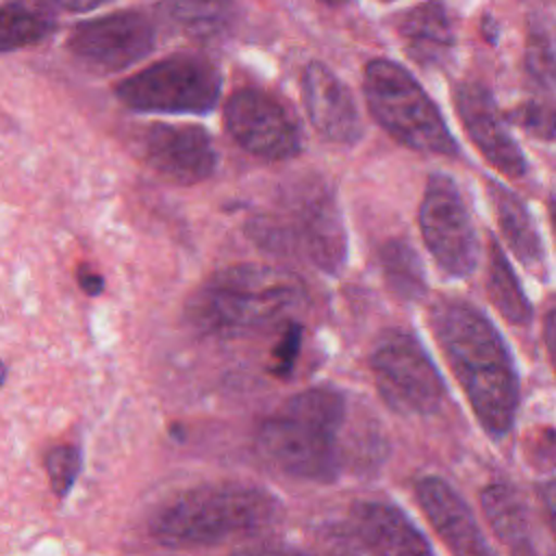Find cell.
Wrapping results in <instances>:
<instances>
[{"label":"cell","mask_w":556,"mask_h":556,"mask_svg":"<svg viewBox=\"0 0 556 556\" xmlns=\"http://www.w3.org/2000/svg\"><path fill=\"white\" fill-rule=\"evenodd\" d=\"M428 324L484 432H510L519 408V376L495 326L469 302L441 298Z\"/></svg>","instance_id":"obj_1"},{"label":"cell","mask_w":556,"mask_h":556,"mask_svg":"<svg viewBox=\"0 0 556 556\" xmlns=\"http://www.w3.org/2000/svg\"><path fill=\"white\" fill-rule=\"evenodd\" d=\"M348 404L341 391L315 387L291 395L258 428V454L287 476L332 482L341 471V430Z\"/></svg>","instance_id":"obj_2"},{"label":"cell","mask_w":556,"mask_h":556,"mask_svg":"<svg viewBox=\"0 0 556 556\" xmlns=\"http://www.w3.org/2000/svg\"><path fill=\"white\" fill-rule=\"evenodd\" d=\"M280 502L258 484L213 482L169 502L152 521V536L165 547H208L250 539L278 521Z\"/></svg>","instance_id":"obj_3"},{"label":"cell","mask_w":556,"mask_h":556,"mask_svg":"<svg viewBox=\"0 0 556 556\" xmlns=\"http://www.w3.org/2000/svg\"><path fill=\"white\" fill-rule=\"evenodd\" d=\"M304 298L298 276L274 265H230L187 302V321L202 334L239 337L276 324Z\"/></svg>","instance_id":"obj_4"},{"label":"cell","mask_w":556,"mask_h":556,"mask_svg":"<svg viewBox=\"0 0 556 556\" xmlns=\"http://www.w3.org/2000/svg\"><path fill=\"white\" fill-rule=\"evenodd\" d=\"M363 91L369 113L397 143L424 154H458V143L439 106L402 65L389 59L369 61L363 72Z\"/></svg>","instance_id":"obj_5"},{"label":"cell","mask_w":556,"mask_h":556,"mask_svg":"<svg viewBox=\"0 0 556 556\" xmlns=\"http://www.w3.org/2000/svg\"><path fill=\"white\" fill-rule=\"evenodd\" d=\"M254 239L271 248H289L306 256L326 274H337L345 263L348 239L332 189L319 178L293 185L278 215L254 222Z\"/></svg>","instance_id":"obj_6"},{"label":"cell","mask_w":556,"mask_h":556,"mask_svg":"<svg viewBox=\"0 0 556 556\" xmlns=\"http://www.w3.org/2000/svg\"><path fill=\"white\" fill-rule=\"evenodd\" d=\"M222 91L219 70L193 54H174L124 78L115 96L132 111L200 115L215 109Z\"/></svg>","instance_id":"obj_7"},{"label":"cell","mask_w":556,"mask_h":556,"mask_svg":"<svg viewBox=\"0 0 556 556\" xmlns=\"http://www.w3.org/2000/svg\"><path fill=\"white\" fill-rule=\"evenodd\" d=\"M369 367L384 404L402 415H432L445 402V382L419 345L397 328L382 332L371 350Z\"/></svg>","instance_id":"obj_8"},{"label":"cell","mask_w":556,"mask_h":556,"mask_svg":"<svg viewBox=\"0 0 556 556\" xmlns=\"http://www.w3.org/2000/svg\"><path fill=\"white\" fill-rule=\"evenodd\" d=\"M419 230L430 256L454 278H467L478 265V239L456 182L432 174L419 204Z\"/></svg>","instance_id":"obj_9"},{"label":"cell","mask_w":556,"mask_h":556,"mask_svg":"<svg viewBox=\"0 0 556 556\" xmlns=\"http://www.w3.org/2000/svg\"><path fill=\"white\" fill-rule=\"evenodd\" d=\"M224 124L245 152L263 159H289L302 148V132L293 113L278 98L256 87H243L228 98Z\"/></svg>","instance_id":"obj_10"},{"label":"cell","mask_w":556,"mask_h":556,"mask_svg":"<svg viewBox=\"0 0 556 556\" xmlns=\"http://www.w3.org/2000/svg\"><path fill=\"white\" fill-rule=\"evenodd\" d=\"M154 41V22L143 11H115L76 24L67 50L89 70L119 72L148 56Z\"/></svg>","instance_id":"obj_11"},{"label":"cell","mask_w":556,"mask_h":556,"mask_svg":"<svg viewBox=\"0 0 556 556\" xmlns=\"http://www.w3.org/2000/svg\"><path fill=\"white\" fill-rule=\"evenodd\" d=\"M334 541L348 552L365 554L421 556L432 552L408 517L382 502H356L339 523Z\"/></svg>","instance_id":"obj_12"},{"label":"cell","mask_w":556,"mask_h":556,"mask_svg":"<svg viewBox=\"0 0 556 556\" xmlns=\"http://www.w3.org/2000/svg\"><path fill=\"white\" fill-rule=\"evenodd\" d=\"M141 152L150 169L176 185H195L213 176L217 150L211 135L193 124H154L143 132Z\"/></svg>","instance_id":"obj_13"},{"label":"cell","mask_w":556,"mask_h":556,"mask_svg":"<svg viewBox=\"0 0 556 556\" xmlns=\"http://www.w3.org/2000/svg\"><path fill=\"white\" fill-rule=\"evenodd\" d=\"M456 115L482 159L508 178L526 174V159L510 137L504 115L500 113L491 91L473 80L454 87Z\"/></svg>","instance_id":"obj_14"},{"label":"cell","mask_w":556,"mask_h":556,"mask_svg":"<svg viewBox=\"0 0 556 556\" xmlns=\"http://www.w3.org/2000/svg\"><path fill=\"white\" fill-rule=\"evenodd\" d=\"M302 100L315 130L334 143H356L363 135L361 115L350 89L319 61L302 72Z\"/></svg>","instance_id":"obj_15"},{"label":"cell","mask_w":556,"mask_h":556,"mask_svg":"<svg viewBox=\"0 0 556 556\" xmlns=\"http://www.w3.org/2000/svg\"><path fill=\"white\" fill-rule=\"evenodd\" d=\"M419 508L443 545L458 556L491 554L489 543L465 500L439 476H424L415 484Z\"/></svg>","instance_id":"obj_16"},{"label":"cell","mask_w":556,"mask_h":556,"mask_svg":"<svg viewBox=\"0 0 556 556\" xmlns=\"http://www.w3.org/2000/svg\"><path fill=\"white\" fill-rule=\"evenodd\" d=\"M397 35L406 54L424 67L443 65L456 41L452 13L441 0H426L404 11L397 17Z\"/></svg>","instance_id":"obj_17"},{"label":"cell","mask_w":556,"mask_h":556,"mask_svg":"<svg viewBox=\"0 0 556 556\" xmlns=\"http://www.w3.org/2000/svg\"><path fill=\"white\" fill-rule=\"evenodd\" d=\"M486 191H489V200L493 204V213H495L500 232L504 237V243L532 276H539L541 280H545L547 276L545 252H543V243L534 228V219L530 211L510 189H506L493 178L486 180Z\"/></svg>","instance_id":"obj_18"},{"label":"cell","mask_w":556,"mask_h":556,"mask_svg":"<svg viewBox=\"0 0 556 556\" xmlns=\"http://www.w3.org/2000/svg\"><path fill=\"white\" fill-rule=\"evenodd\" d=\"M480 504L489 528L497 541L513 554H534L532 517L519 491L506 482H493L482 489Z\"/></svg>","instance_id":"obj_19"},{"label":"cell","mask_w":556,"mask_h":556,"mask_svg":"<svg viewBox=\"0 0 556 556\" xmlns=\"http://www.w3.org/2000/svg\"><path fill=\"white\" fill-rule=\"evenodd\" d=\"M486 295L491 304L500 311V315L515 324V326H528L532 319V304L526 298L515 269L510 267L504 250L500 243L491 237L486 248Z\"/></svg>","instance_id":"obj_20"},{"label":"cell","mask_w":556,"mask_h":556,"mask_svg":"<svg viewBox=\"0 0 556 556\" xmlns=\"http://www.w3.org/2000/svg\"><path fill=\"white\" fill-rule=\"evenodd\" d=\"M165 17L193 39H217L232 22V0H156Z\"/></svg>","instance_id":"obj_21"},{"label":"cell","mask_w":556,"mask_h":556,"mask_svg":"<svg viewBox=\"0 0 556 556\" xmlns=\"http://www.w3.org/2000/svg\"><path fill=\"white\" fill-rule=\"evenodd\" d=\"M54 20L46 7H35L24 0H13L0 7V52L35 46L48 37Z\"/></svg>","instance_id":"obj_22"},{"label":"cell","mask_w":556,"mask_h":556,"mask_svg":"<svg viewBox=\"0 0 556 556\" xmlns=\"http://www.w3.org/2000/svg\"><path fill=\"white\" fill-rule=\"evenodd\" d=\"M380 267L389 289L402 300H415L426 291L424 269L415 250L402 241L391 239L380 250Z\"/></svg>","instance_id":"obj_23"},{"label":"cell","mask_w":556,"mask_h":556,"mask_svg":"<svg viewBox=\"0 0 556 556\" xmlns=\"http://www.w3.org/2000/svg\"><path fill=\"white\" fill-rule=\"evenodd\" d=\"M506 117L528 135L556 143V104L543 98H530L513 106Z\"/></svg>","instance_id":"obj_24"},{"label":"cell","mask_w":556,"mask_h":556,"mask_svg":"<svg viewBox=\"0 0 556 556\" xmlns=\"http://www.w3.org/2000/svg\"><path fill=\"white\" fill-rule=\"evenodd\" d=\"M43 465H46V473L50 478L52 491L56 493V497H65L76 484V478H78L80 465H83V454L76 445L63 443V445L52 447L46 454Z\"/></svg>","instance_id":"obj_25"},{"label":"cell","mask_w":556,"mask_h":556,"mask_svg":"<svg viewBox=\"0 0 556 556\" xmlns=\"http://www.w3.org/2000/svg\"><path fill=\"white\" fill-rule=\"evenodd\" d=\"M526 67L539 83L543 85L556 83V46L543 33H534L530 37L528 52H526Z\"/></svg>","instance_id":"obj_26"},{"label":"cell","mask_w":556,"mask_h":556,"mask_svg":"<svg viewBox=\"0 0 556 556\" xmlns=\"http://www.w3.org/2000/svg\"><path fill=\"white\" fill-rule=\"evenodd\" d=\"M302 337H304V330H302V324L298 321H287L274 352H271V365H269V371L276 376V378H287L298 361V354H300V348H302Z\"/></svg>","instance_id":"obj_27"},{"label":"cell","mask_w":556,"mask_h":556,"mask_svg":"<svg viewBox=\"0 0 556 556\" xmlns=\"http://www.w3.org/2000/svg\"><path fill=\"white\" fill-rule=\"evenodd\" d=\"M526 456L539 469L552 467L556 463V432L543 428L532 432L526 441Z\"/></svg>","instance_id":"obj_28"},{"label":"cell","mask_w":556,"mask_h":556,"mask_svg":"<svg viewBox=\"0 0 556 556\" xmlns=\"http://www.w3.org/2000/svg\"><path fill=\"white\" fill-rule=\"evenodd\" d=\"M76 282L87 295H100L104 289V278L89 265H80L76 269Z\"/></svg>","instance_id":"obj_29"},{"label":"cell","mask_w":556,"mask_h":556,"mask_svg":"<svg viewBox=\"0 0 556 556\" xmlns=\"http://www.w3.org/2000/svg\"><path fill=\"white\" fill-rule=\"evenodd\" d=\"M543 341H545V350L552 361V367L556 371V302L547 308L543 317Z\"/></svg>","instance_id":"obj_30"},{"label":"cell","mask_w":556,"mask_h":556,"mask_svg":"<svg viewBox=\"0 0 556 556\" xmlns=\"http://www.w3.org/2000/svg\"><path fill=\"white\" fill-rule=\"evenodd\" d=\"M541 500H543L547 521H549V526L554 530V536H556V478L541 486Z\"/></svg>","instance_id":"obj_31"},{"label":"cell","mask_w":556,"mask_h":556,"mask_svg":"<svg viewBox=\"0 0 556 556\" xmlns=\"http://www.w3.org/2000/svg\"><path fill=\"white\" fill-rule=\"evenodd\" d=\"M39 2L52 9H63V11H89L111 0H39Z\"/></svg>","instance_id":"obj_32"},{"label":"cell","mask_w":556,"mask_h":556,"mask_svg":"<svg viewBox=\"0 0 556 556\" xmlns=\"http://www.w3.org/2000/svg\"><path fill=\"white\" fill-rule=\"evenodd\" d=\"M549 222H552V230H554V237H556V198H549Z\"/></svg>","instance_id":"obj_33"},{"label":"cell","mask_w":556,"mask_h":556,"mask_svg":"<svg viewBox=\"0 0 556 556\" xmlns=\"http://www.w3.org/2000/svg\"><path fill=\"white\" fill-rule=\"evenodd\" d=\"M4 378H7V365L0 361V387H2V382H4Z\"/></svg>","instance_id":"obj_34"},{"label":"cell","mask_w":556,"mask_h":556,"mask_svg":"<svg viewBox=\"0 0 556 556\" xmlns=\"http://www.w3.org/2000/svg\"><path fill=\"white\" fill-rule=\"evenodd\" d=\"M321 2H326V4H341L343 0H321Z\"/></svg>","instance_id":"obj_35"},{"label":"cell","mask_w":556,"mask_h":556,"mask_svg":"<svg viewBox=\"0 0 556 556\" xmlns=\"http://www.w3.org/2000/svg\"><path fill=\"white\" fill-rule=\"evenodd\" d=\"M384 2H389V0H384Z\"/></svg>","instance_id":"obj_36"}]
</instances>
